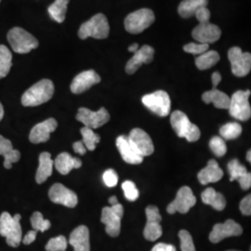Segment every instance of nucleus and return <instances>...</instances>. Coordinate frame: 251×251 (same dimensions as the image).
<instances>
[{"instance_id":"1","label":"nucleus","mask_w":251,"mask_h":251,"mask_svg":"<svg viewBox=\"0 0 251 251\" xmlns=\"http://www.w3.org/2000/svg\"><path fill=\"white\" fill-rule=\"evenodd\" d=\"M53 94V82L50 79H42L24 93L22 104L25 107L38 106L49 101Z\"/></svg>"},{"instance_id":"2","label":"nucleus","mask_w":251,"mask_h":251,"mask_svg":"<svg viewBox=\"0 0 251 251\" xmlns=\"http://www.w3.org/2000/svg\"><path fill=\"white\" fill-rule=\"evenodd\" d=\"M21 218L20 214L11 216L9 212H3L0 216V235L12 248L19 247L23 239Z\"/></svg>"},{"instance_id":"3","label":"nucleus","mask_w":251,"mask_h":251,"mask_svg":"<svg viewBox=\"0 0 251 251\" xmlns=\"http://www.w3.org/2000/svg\"><path fill=\"white\" fill-rule=\"evenodd\" d=\"M171 123L172 128L179 138H185L189 143H195L199 140L201 136L199 127L193 124L183 112H173L171 116Z\"/></svg>"},{"instance_id":"4","label":"nucleus","mask_w":251,"mask_h":251,"mask_svg":"<svg viewBox=\"0 0 251 251\" xmlns=\"http://www.w3.org/2000/svg\"><path fill=\"white\" fill-rule=\"evenodd\" d=\"M109 32L110 26L106 16L102 13H99L82 24L78 30V36L81 39H87L88 37L104 39L107 38Z\"/></svg>"},{"instance_id":"5","label":"nucleus","mask_w":251,"mask_h":251,"mask_svg":"<svg viewBox=\"0 0 251 251\" xmlns=\"http://www.w3.org/2000/svg\"><path fill=\"white\" fill-rule=\"evenodd\" d=\"M8 41L12 50L20 54L28 53L38 47L36 37L21 27H14L9 30Z\"/></svg>"},{"instance_id":"6","label":"nucleus","mask_w":251,"mask_h":251,"mask_svg":"<svg viewBox=\"0 0 251 251\" xmlns=\"http://www.w3.org/2000/svg\"><path fill=\"white\" fill-rule=\"evenodd\" d=\"M154 19V14L151 9H138L126 17V30L130 34H141L152 25Z\"/></svg>"},{"instance_id":"7","label":"nucleus","mask_w":251,"mask_h":251,"mask_svg":"<svg viewBox=\"0 0 251 251\" xmlns=\"http://www.w3.org/2000/svg\"><path fill=\"white\" fill-rule=\"evenodd\" d=\"M251 90H238L233 93L230 98L229 113L230 115L240 121H248L251 117V107L250 103Z\"/></svg>"},{"instance_id":"8","label":"nucleus","mask_w":251,"mask_h":251,"mask_svg":"<svg viewBox=\"0 0 251 251\" xmlns=\"http://www.w3.org/2000/svg\"><path fill=\"white\" fill-rule=\"evenodd\" d=\"M111 206L102 208L100 221L105 225L106 233L112 237H117L121 230V220L124 214V208L119 203Z\"/></svg>"},{"instance_id":"9","label":"nucleus","mask_w":251,"mask_h":251,"mask_svg":"<svg viewBox=\"0 0 251 251\" xmlns=\"http://www.w3.org/2000/svg\"><path fill=\"white\" fill-rule=\"evenodd\" d=\"M142 101L146 107L159 117L170 115L171 109V98L164 90H157L143 97Z\"/></svg>"},{"instance_id":"10","label":"nucleus","mask_w":251,"mask_h":251,"mask_svg":"<svg viewBox=\"0 0 251 251\" xmlns=\"http://www.w3.org/2000/svg\"><path fill=\"white\" fill-rule=\"evenodd\" d=\"M228 58L232 66V72L237 77L248 75L251 69V55L243 52L238 47H233L228 51Z\"/></svg>"},{"instance_id":"11","label":"nucleus","mask_w":251,"mask_h":251,"mask_svg":"<svg viewBox=\"0 0 251 251\" xmlns=\"http://www.w3.org/2000/svg\"><path fill=\"white\" fill-rule=\"evenodd\" d=\"M147 223L144 227V235L148 241H155L161 237L163 230L160 225L162 217L158 207L155 206H148L145 209Z\"/></svg>"},{"instance_id":"12","label":"nucleus","mask_w":251,"mask_h":251,"mask_svg":"<svg viewBox=\"0 0 251 251\" xmlns=\"http://www.w3.org/2000/svg\"><path fill=\"white\" fill-rule=\"evenodd\" d=\"M196 203L197 198L194 196L192 189L188 186H183L178 191L176 198L168 206L167 210L169 214H174L176 212L185 214Z\"/></svg>"},{"instance_id":"13","label":"nucleus","mask_w":251,"mask_h":251,"mask_svg":"<svg viewBox=\"0 0 251 251\" xmlns=\"http://www.w3.org/2000/svg\"><path fill=\"white\" fill-rule=\"evenodd\" d=\"M76 120L92 129L98 128L101 126L105 125L110 120V115L105 108H100L99 111L93 112L88 108H79L76 114Z\"/></svg>"},{"instance_id":"14","label":"nucleus","mask_w":251,"mask_h":251,"mask_svg":"<svg viewBox=\"0 0 251 251\" xmlns=\"http://www.w3.org/2000/svg\"><path fill=\"white\" fill-rule=\"evenodd\" d=\"M127 139L135 151L143 157L151 155L154 151L151 137L141 128L132 129Z\"/></svg>"},{"instance_id":"15","label":"nucleus","mask_w":251,"mask_h":251,"mask_svg":"<svg viewBox=\"0 0 251 251\" xmlns=\"http://www.w3.org/2000/svg\"><path fill=\"white\" fill-rule=\"evenodd\" d=\"M242 226L236 224L233 220H227L225 224L214 225L211 233H209V240L213 244L223 241L225 238L238 236L242 234Z\"/></svg>"},{"instance_id":"16","label":"nucleus","mask_w":251,"mask_h":251,"mask_svg":"<svg viewBox=\"0 0 251 251\" xmlns=\"http://www.w3.org/2000/svg\"><path fill=\"white\" fill-rule=\"evenodd\" d=\"M50 199L55 203L67 207H75L78 203V198L75 192L65 187L62 183H55L49 192Z\"/></svg>"},{"instance_id":"17","label":"nucleus","mask_w":251,"mask_h":251,"mask_svg":"<svg viewBox=\"0 0 251 251\" xmlns=\"http://www.w3.org/2000/svg\"><path fill=\"white\" fill-rule=\"evenodd\" d=\"M222 35V31L213 24L208 22H202L199 23L198 26L193 30L192 36L198 43H205V44H211L218 41Z\"/></svg>"},{"instance_id":"18","label":"nucleus","mask_w":251,"mask_h":251,"mask_svg":"<svg viewBox=\"0 0 251 251\" xmlns=\"http://www.w3.org/2000/svg\"><path fill=\"white\" fill-rule=\"evenodd\" d=\"M58 126L56 119L49 118L45 121L35 126L29 135V140L32 144L46 143L50 140V134L55 131Z\"/></svg>"},{"instance_id":"19","label":"nucleus","mask_w":251,"mask_h":251,"mask_svg":"<svg viewBox=\"0 0 251 251\" xmlns=\"http://www.w3.org/2000/svg\"><path fill=\"white\" fill-rule=\"evenodd\" d=\"M100 82V76L94 70H88L78 74L71 84V91L75 94H80Z\"/></svg>"},{"instance_id":"20","label":"nucleus","mask_w":251,"mask_h":251,"mask_svg":"<svg viewBox=\"0 0 251 251\" xmlns=\"http://www.w3.org/2000/svg\"><path fill=\"white\" fill-rule=\"evenodd\" d=\"M154 50L151 46L144 45L134 53V56L127 62L126 66V72L132 75L138 71V69L144 63H150L153 59Z\"/></svg>"},{"instance_id":"21","label":"nucleus","mask_w":251,"mask_h":251,"mask_svg":"<svg viewBox=\"0 0 251 251\" xmlns=\"http://www.w3.org/2000/svg\"><path fill=\"white\" fill-rule=\"evenodd\" d=\"M69 244L75 251H90L89 228L85 225L76 227L70 234Z\"/></svg>"},{"instance_id":"22","label":"nucleus","mask_w":251,"mask_h":251,"mask_svg":"<svg viewBox=\"0 0 251 251\" xmlns=\"http://www.w3.org/2000/svg\"><path fill=\"white\" fill-rule=\"evenodd\" d=\"M117 147L126 163L139 165L144 161V157L135 151L134 148L129 144L127 137L119 136L117 139Z\"/></svg>"},{"instance_id":"23","label":"nucleus","mask_w":251,"mask_h":251,"mask_svg":"<svg viewBox=\"0 0 251 251\" xmlns=\"http://www.w3.org/2000/svg\"><path fill=\"white\" fill-rule=\"evenodd\" d=\"M224 177V171L214 159H210L206 168L198 173V178L202 185L217 182Z\"/></svg>"},{"instance_id":"24","label":"nucleus","mask_w":251,"mask_h":251,"mask_svg":"<svg viewBox=\"0 0 251 251\" xmlns=\"http://www.w3.org/2000/svg\"><path fill=\"white\" fill-rule=\"evenodd\" d=\"M54 166L62 175H67L74 169L81 168L82 161L79 158L73 157L68 152H62L56 157Z\"/></svg>"},{"instance_id":"25","label":"nucleus","mask_w":251,"mask_h":251,"mask_svg":"<svg viewBox=\"0 0 251 251\" xmlns=\"http://www.w3.org/2000/svg\"><path fill=\"white\" fill-rule=\"evenodd\" d=\"M0 155H3L4 167L7 170H10L13 163H16L21 158V153L18 150L14 149L11 142L0 135Z\"/></svg>"},{"instance_id":"26","label":"nucleus","mask_w":251,"mask_h":251,"mask_svg":"<svg viewBox=\"0 0 251 251\" xmlns=\"http://www.w3.org/2000/svg\"><path fill=\"white\" fill-rule=\"evenodd\" d=\"M54 161L51 159L50 153L41 152L39 155V166L36 171V180L38 184L45 182L49 177L51 176L53 171Z\"/></svg>"},{"instance_id":"27","label":"nucleus","mask_w":251,"mask_h":251,"mask_svg":"<svg viewBox=\"0 0 251 251\" xmlns=\"http://www.w3.org/2000/svg\"><path fill=\"white\" fill-rule=\"evenodd\" d=\"M202 100L206 104L213 103L219 109H228L230 105V97L225 92L217 90V88L203 93Z\"/></svg>"},{"instance_id":"28","label":"nucleus","mask_w":251,"mask_h":251,"mask_svg":"<svg viewBox=\"0 0 251 251\" xmlns=\"http://www.w3.org/2000/svg\"><path fill=\"white\" fill-rule=\"evenodd\" d=\"M204 204L212 206L218 211L224 210L226 206V199L223 194L216 192L213 188H206L201 195Z\"/></svg>"},{"instance_id":"29","label":"nucleus","mask_w":251,"mask_h":251,"mask_svg":"<svg viewBox=\"0 0 251 251\" xmlns=\"http://www.w3.org/2000/svg\"><path fill=\"white\" fill-rule=\"evenodd\" d=\"M208 0H182L179 3L178 12L182 18H191L195 16L198 9L206 7Z\"/></svg>"},{"instance_id":"30","label":"nucleus","mask_w":251,"mask_h":251,"mask_svg":"<svg viewBox=\"0 0 251 251\" xmlns=\"http://www.w3.org/2000/svg\"><path fill=\"white\" fill-rule=\"evenodd\" d=\"M70 0H55L49 8L48 11L51 19L55 22L62 24L65 20V15L67 11V6Z\"/></svg>"},{"instance_id":"31","label":"nucleus","mask_w":251,"mask_h":251,"mask_svg":"<svg viewBox=\"0 0 251 251\" xmlns=\"http://www.w3.org/2000/svg\"><path fill=\"white\" fill-rule=\"evenodd\" d=\"M220 61V54L215 50H206L196 59V65L199 70H206L214 66Z\"/></svg>"},{"instance_id":"32","label":"nucleus","mask_w":251,"mask_h":251,"mask_svg":"<svg viewBox=\"0 0 251 251\" xmlns=\"http://www.w3.org/2000/svg\"><path fill=\"white\" fill-rule=\"evenodd\" d=\"M12 66V54L9 49L0 45V79L8 75Z\"/></svg>"},{"instance_id":"33","label":"nucleus","mask_w":251,"mask_h":251,"mask_svg":"<svg viewBox=\"0 0 251 251\" xmlns=\"http://www.w3.org/2000/svg\"><path fill=\"white\" fill-rule=\"evenodd\" d=\"M242 133V126L239 123L232 122L223 126L220 129V134L224 140H235Z\"/></svg>"},{"instance_id":"34","label":"nucleus","mask_w":251,"mask_h":251,"mask_svg":"<svg viewBox=\"0 0 251 251\" xmlns=\"http://www.w3.org/2000/svg\"><path fill=\"white\" fill-rule=\"evenodd\" d=\"M81 134L83 137V144H85L87 150L94 151L96 148V144H99L100 141V137L96 134L92 128L88 126H83L80 129Z\"/></svg>"},{"instance_id":"35","label":"nucleus","mask_w":251,"mask_h":251,"mask_svg":"<svg viewBox=\"0 0 251 251\" xmlns=\"http://www.w3.org/2000/svg\"><path fill=\"white\" fill-rule=\"evenodd\" d=\"M228 171L230 174V181L237 180L248 173L247 168L237 159H233L228 163Z\"/></svg>"},{"instance_id":"36","label":"nucleus","mask_w":251,"mask_h":251,"mask_svg":"<svg viewBox=\"0 0 251 251\" xmlns=\"http://www.w3.org/2000/svg\"><path fill=\"white\" fill-rule=\"evenodd\" d=\"M31 225L35 231L42 233L49 230L51 226L50 222L49 220H45L43 218V215L38 211L34 212V214L31 217Z\"/></svg>"},{"instance_id":"37","label":"nucleus","mask_w":251,"mask_h":251,"mask_svg":"<svg viewBox=\"0 0 251 251\" xmlns=\"http://www.w3.org/2000/svg\"><path fill=\"white\" fill-rule=\"evenodd\" d=\"M209 148L213 152L216 156L222 157L227 152V146L225 140L222 137L215 136L209 142Z\"/></svg>"},{"instance_id":"38","label":"nucleus","mask_w":251,"mask_h":251,"mask_svg":"<svg viewBox=\"0 0 251 251\" xmlns=\"http://www.w3.org/2000/svg\"><path fill=\"white\" fill-rule=\"evenodd\" d=\"M67 249V239L63 235L51 238L46 245L47 251H65Z\"/></svg>"},{"instance_id":"39","label":"nucleus","mask_w":251,"mask_h":251,"mask_svg":"<svg viewBox=\"0 0 251 251\" xmlns=\"http://www.w3.org/2000/svg\"><path fill=\"white\" fill-rule=\"evenodd\" d=\"M179 240H180L181 251H197L193 237L188 231H186V230L179 231Z\"/></svg>"},{"instance_id":"40","label":"nucleus","mask_w":251,"mask_h":251,"mask_svg":"<svg viewBox=\"0 0 251 251\" xmlns=\"http://www.w3.org/2000/svg\"><path fill=\"white\" fill-rule=\"evenodd\" d=\"M122 189L125 194V198L128 201H136L139 198V190L134 182L131 180H126L122 183Z\"/></svg>"},{"instance_id":"41","label":"nucleus","mask_w":251,"mask_h":251,"mask_svg":"<svg viewBox=\"0 0 251 251\" xmlns=\"http://www.w3.org/2000/svg\"><path fill=\"white\" fill-rule=\"evenodd\" d=\"M183 50L185 52L195 54V55H200V54L206 52L208 50V44L205 43H189L187 45L183 47Z\"/></svg>"},{"instance_id":"42","label":"nucleus","mask_w":251,"mask_h":251,"mask_svg":"<svg viewBox=\"0 0 251 251\" xmlns=\"http://www.w3.org/2000/svg\"><path fill=\"white\" fill-rule=\"evenodd\" d=\"M103 181L107 187H115L118 182V175L114 170H107L103 173Z\"/></svg>"},{"instance_id":"43","label":"nucleus","mask_w":251,"mask_h":251,"mask_svg":"<svg viewBox=\"0 0 251 251\" xmlns=\"http://www.w3.org/2000/svg\"><path fill=\"white\" fill-rule=\"evenodd\" d=\"M239 209L242 212L243 215H251V196L248 195L246 198L243 199L239 205Z\"/></svg>"},{"instance_id":"44","label":"nucleus","mask_w":251,"mask_h":251,"mask_svg":"<svg viewBox=\"0 0 251 251\" xmlns=\"http://www.w3.org/2000/svg\"><path fill=\"white\" fill-rule=\"evenodd\" d=\"M210 11L206 7H202L200 9H198V11L196 12L195 16L197 17L199 23L202 22H208L210 19Z\"/></svg>"},{"instance_id":"45","label":"nucleus","mask_w":251,"mask_h":251,"mask_svg":"<svg viewBox=\"0 0 251 251\" xmlns=\"http://www.w3.org/2000/svg\"><path fill=\"white\" fill-rule=\"evenodd\" d=\"M243 190H249L251 187V175L250 172L245 174L241 178L237 179Z\"/></svg>"},{"instance_id":"46","label":"nucleus","mask_w":251,"mask_h":251,"mask_svg":"<svg viewBox=\"0 0 251 251\" xmlns=\"http://www.w3.org/2000/svg\"><path fill=\"white\" fill-rule=\"evenodd\" d=\"M151 251H176V249L174 246L170 245V244H165V243H158L155 245Z\"/></svg>"},{"instance_id":"47","label":"nucleus","mask_w":251,"mask_h":251,"mask_svg":"<svg viewBox=\"0 0 251 251\" xmlns=\"http://www.w3.org/2000/svg\"><path fill=\"white\" fill-rule=\"evenodd\" d=\"M36 233H37V232L35 231V230H32V231L28 232V233L24 236V238L22 239V241H23V243H24L25 245H30V244H32V243L36 240Z\"/></svg>"},{"instance_id":"48","label":"nucleus","mask_w":251,"mask_h":251,"mask_svg":"<svg viewBox=\"0 0 251 251\" xmlns=\"http://www.w3.org/2000/svg\"><path fill=\"white\" fill-rule=\"evenodd\" d=\"M73 148H74V151L76 152V153H79V154H85L87 152V148L85 146V144H83L82 141H78V142H75V144H73Z\"/></svg>"},{"instance_id":"49","label":"nucleus","mask_w":251,"mask_h":251,"mask_svg":"<svg viewBox=\"0 0 251 251\" xmlns=\"http://www.w3.org/2000/svg\"><path fill=\"white\" fill-rule=\"evenodd\" d=\"M222 80V75L220 73L215 72L212 75V84H213V88H217V86L220 84V82Z\"/></svg>"},{"instance_id":"50","label":"nucleus","mask_w":251,"mask_h":251,"mask_svg":"<svg viewBox=\"0 0 251 251\" xmlns=\"http://www.w3.org/2000/svg\"><path fill=\"white\" fill-rule=\"evenodd\" d=\"M128 51H130V52H133V53H135L138 50H139V45L137 44V43H134V44H132L131 46H129L128 47Z\"/></svg>"},{"instance_id":"51","label":"nucleus","mask_w":251,"mask_h":251,"mask_svg":"<svg viewBox=\"0 0 251 251\" xmlns=\"http://www.w3.org/2000/svg\"><path fill=\"white\" fill-rule=\"evenodd\" d=\"M109 203H110L111 205H115V204H117V203H118V200H117V197H111L110 199H109Z\"/></svg>"},{"instance_id":"52","label":"nucleus","mask_w":251,"mask_h":251,"mask_svg":"<svg viewBox=\"0 0 251 251\" xmlns=\"http://www.w3.org/2000/svg\"><path fill=\"white\" fill-rule=\"evenodd\" d=\"M4 117V108H3V105H2V103L0 102V121L2 120V118Z\"/></svg>"},{"instance_id":"53","label":"nucleus","mask_w":251,"mask_h":251,"mask_svg":"<svg viewBox=\"0 0 251 251\" xmlns=\"http://www.w3.org/2000/svg\"><path fill=\"white\" fill-rule=\"evenodd\" d=\"M251 150H250V151H249V152H248V153H247V160H248V161L250 162V163H251Z\"/></svg>"},{"instance_id":"54","label":"nucleus","mask_w":251,"mask_h":251,"mask_svg":"<svg viewBox=\"0 0 251 251\" xmlns=\"http://www.w3.org/2000/svg\"></svg>"},{"instance_id":"55","label":"nucleus","mask_w":251,"mask_h":251,"mask_svg":"<svg viewBox=\"0 0 251 251\" xmlns=\"http://www.w3.org/2000/svg\"><path fill=\"white\" fill-rule=\"evenodd\" d=\"M0 1H1V0H0Z\"/></svg>"}]
</instances>
